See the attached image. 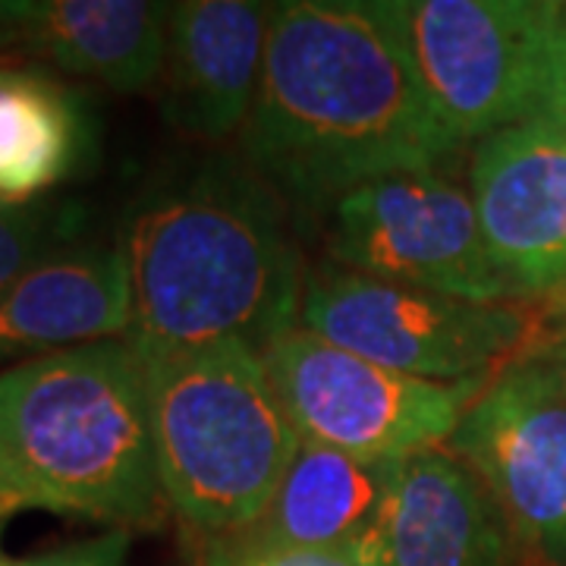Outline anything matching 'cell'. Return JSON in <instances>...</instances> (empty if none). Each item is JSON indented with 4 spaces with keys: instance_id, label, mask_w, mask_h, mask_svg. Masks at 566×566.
<instances>
[{
    "instance_id": "obj_3",
    "label": "cell",
    "mask_w": 566,
    "mask_h": 566,
    "mask_svg": "<svg viewBox=\"0 0 566 566\" xmlns=\"http://www.w3.org/2000/svg\"><path fill=\"white\" fill-rule=\"evenodd\" d=\"M0 453L29 506L161 528L148 381L129 337L73 346L0 371Z\"/></svg>"
},
{
    "instance_id": "obj_20",
    "label": "cell",
    "mask_w": 566,
    "mask_h": 566,
    "mask_svg": "<svg viewBox=\"0 0 566 566\" xmlns=\"http://www.w3.org/2000/svg\"><path fill=\"white\" fill-rule=\"evenodd\" d=\"M133 535L126 528H107L104 535L73 542V545L48 551L39 557L20 560V566H126Z\"/></svg>"
},
{
    "instance_id": "obj_16",
    "label": "cell",
    "mask_w": 566,
    "mask_h": 566,
    "mask_svg": "<svg viewBox=\"0 0 566 566\" xmlns=\"http://www.w3.org/2000/svg\"><path fill=\"white\" fill-rule=\"evenodd\" d=\"M170 3L151 0H39L29 54L54 70L102 82L120 95L158 88Z\"/></svg>"
},
{
    "instance_id": "obj_4",
    "label": "cell",
    "mask_w": 566,
    "mask_h": 566,
    "mask_svg": "<svg viewBox=\"0 0 566 566\" xmlns=\"http://www.w3.org/2000/svg\"><path fill=\"white\" fill-rule=\"evenodd\" d=\"M136 349L170 513L202 545L240 535L262 520L303 447L268 378L262 349L243 340Z\"/></svg>"
},
{
    "instance_id": "obj_9",
    "label": "cell",
    "mask_w": 566,
    "mask_h": 566,
    "mask_svg": "<svg viewBox=\"0 0 566 566\" xmlns=\"http://www.w3.org/2000/svg\"><path fill=\"white\" fill-rule=\"evenodd\" d=\"M447 447L479 472L532 566H566V381L513 363L465 409Z\"/></svg>"
},
{
    "instance_id": "obj_22",
    "label": "cell",
    "mask_w": 566,
    "mask_h": 566,
    "mask_svg": "<svg viewBox=\"0 0 566 566\" xmlns=\"http://www.w3.org/2000/svg\"><path fill=\"white\" fill-rule=\"evenodd\" d=\"M0 501H3V504H10L13 510L29 506V501H25V491H22V485L17 482L13 469L7 465V460H3V453H0Z\"/></svg>"
},
{
    "instance_id": "obj_10",
    "label": "cell",
    "mask_w": 566,
    "mask_h": 566,
    "mask_svg": "<svg viewBox=\"0 0 566 566\" xmlns=\"http://www.w3.org/2000/svg\"><path fill=\"white\" fill-rule=\"evenodd\" d=\"M465 186L506 296H554L566 283V126L538 117L472 142Z\"/></svg>"
},
{
    "instance_id": "obj_19",
    "label": "cell",
    "mask_w": 566,
    "mask_h": 566,
    "mask_svg": "<svg viewBox=\"0 0 566 566\" xmlns=\"http://www.w3.org/2000/svg\"><path fill=\"white\" fill-rule=\"evenodd\" d=\"M513 359L545 365L566 381V303H535L532 331Z\"/></svg>"
},
{
    "instance_id": "obj_5",
    "label": "cell",
    "mask_w": 566,
    "mask_h": 566,
    "mask_svg": "<svg viewBox=\"0 0 566 566\" xmlns=\"http://www.w3.org/2000/svg\"><path fill=\"white\" fill-rule=\"evenodd\" d=\"M424 95L463 142L547 117L564 57L554 0H375Z\"/></svg>"
},
{
    "instance_id": "obj_14",
    "label": "cell",
    "mask_w": 566,
    "mask_h": 566,
    "mask_svg": "<svg viewBox=\"0 0 566 566\" xmlns=\"http://www.w3.org/2000/svg\"><path fill=\"white\" fill-rule=\"evenodd\" d=\"M98 164V117L41 66L0 63V205L51 199Z\"/></svg>"
},
{
    "instance_id": "obj_7",
    "label": "cell",
    "mask_w": 566,
    "mask_h": 566,
    "mask_svg": "<svg viewBox=\"0 0 566 566\" xmlns=\"http://www.w3.org/2000/svg\"><path fill=\"white\" fill-rule=\"evenodd\" d=\"M283 412L305 444L403 460L447 444L494 378L424 381L293 327L262 349Z\"/></svg>"
},
{
    "instance_id": "obj_18",
    "label": "cell",
    "mask_w": 566,
    "mask_h": 566,
    "mask_svg": "<svg viewBox=\"0 0 566 566\" xmlns=\"http://www.w3.org/2000/svg\"><path fill=\"white\" fill-rule=\"evenodd\" d=\"M205 566H356L346 551H303V547H240L211 542L202 547Z\"/></svg>"
},
{
    "instance_id": "obj_17",
    "label": "cell",
    "mask_w": 566,
    "mask_h": 566,
    "mask_svg": "<svg viewBox=\"0 0 566 566\" xmlns=\"http://www.w3.org/2000/svg\"><path fill=\"white\" fill-rule=\"evenodd\" d=\"M88 223L76 199H41L32 205H0V296L63 245L80 243Z\"/></svg>"
},
{
    "instance_id": "obj_24",
    "label": "cell",
    "mask_w": 566,
    "mask_h": 566,
    "mask_svg": "<svg viewBox=\"0 0 566 566\" xmlns=\"http://www.w3.org/2000/svg\"><path fill=\"white\" fill-rule=\"evenodd\" d=\"M10 513H17V510H13V506H10V504H3V501H0V526L7 523V516H10Z\"/></svg>"
},
{
    "instance_id": "obj_8",
    "label": "cell",
    "mask_w": 566,
    "mask_h": 566,
    "mask_svg": "<svg viewBox=\"0 0 566 566\" xmlns=\"http://www.w3.org/2000/svg\"><path fill=\"white\" fill-rule=\"evenodd\" d=\"M324 262L472 303H513L488 262L469 186L453 167L349 189L322 214Z\"/></svg>"
},
{
    "instance_id": "obj_1",
    "label": "cell",
    "mask_w": 566,
    "mask_h": 566,
    "mask_svg": "<svg viewBox=\"0 0 566 566\" xmlns=\"http://www.w3.org/2000/svg\"><path fill=\"white\" fill-rule=\"evenodd\" d=\"M237 142L300 221H322L363 182L453 167L465 151L375 0L271 3L262 82Z\"/></svg>"
},
{
    "instance_id": "obj_25",
    "label": "cell",
    "mask_w": 566,
    "mask_h": 566,
    "mask_svg": "<svg viewBox=\"0 0 566 566\" xmlns=\"http://www.w3.org/2000/svg\"><path fill=\"white\" fill-rule=\"evenodd\" d=\"M560 32H564L566 39V3H560Z\"/></svg>"
},
{
    "instance_id": "obj_15",
    "label": "cell",
    "mask_w": 566,
    "mask_h": 566,
    "mask_svg": "<svg viewBox=\"0 0 566 566\" xmlns=\"http://www.w3.org/2000/svg\"><path fill=\"white\" fill-rule=\"evenodd\" d=\"M397 465L400 460L356 457L303 441L262 520L221 542L240 547L346 551L378 516Z\"/></svg>"
},
{
    "instance_id": "obj_26",
    "label": "cell",
    "mask_w": 566,
    "mask_h": 566,
    "mask_svg": "<svg viewBox=\"0 0 566 566\" xmlns=\"http://www.w3.org/2000/svg\"><path fill=\"white\" fill-rule=\"evenodd\" d=\"M0 566H20V560H10V557H3V554H0Z\"/></svg>"
},
{
    "instance_id": "obj_13",
    "label": "cell",
    "mask_w": 566,
    "mask_h": 566,
    "mask_svg": "<svg viewBox=\"0 0 566 566\" xmlns=\"http://www.w3.org/2000/svg\"><path fill=\"white\" fill-rule=\"evenodd\" d=\"M129 324L120 240H80L41 259L0 296V365L126 337Z\"/></svg>"
},
{
    "instance_id": "obj_12",
    "label": "cell",
    "mask_w": 566,
    "mask_h": 566,
    "mask_svg": "<svg viewBox=\"0 0 566 566\" xmlns=\"http://www.w3.org/2000/svg\"><path fill=\"white\" fill-rule=\"evenodd\" d=\"M271 3L182 0L170 3L158 107L189 139H240L259 95Z\"/></svg>"
},
{
    "instance_id": "obj_27",
    "label": "cell",
    "mask_w": 566,
    "mask_h": 566,
    "mask_svg": "<svg viewBox=\"0 0 566 566\" xmlns=\"http://www.w3.org/2000/svg\"><path fill=\"white\" fill-rule=\"evenodd\" d=\"M196 566H205V560H199V564H196Z\"/></svg>"
},
{
    "instance_id": "obj_11",
    "label": "cell",
    "mask_w": 566,
    "mask_h": 566,
    "mask_svg": "<svg viewBox=\"0 0 566 566\" xmlns=\"http://www.w3.org/2000/svg\"><path fill=\"white\" fill-rule=\"evenodd\" d=\"M346 554L356 566H513L520 557L494 494L447 444L400 460L378 516Z\"/></svg>"
},
{
    "instance_id": "obj_21",
    "label": "cell",
    "mask_w": 566,
    "mask_h": 566,
    "mask_svg": "<svg viewBox=\"0 0 566 566\" xmlns=\"http://www.w3.org/2000/svg\"><path fill=\"white\" fill-rule=\"evenodd\" d=\"M547 120L566 126V48H564V57H560V66H557V80H554V88H551Z\"/></svg>"
},
{
    "instance_id": "obj_6",
    "label": "cell",
    "mask_w": 566,
    "mask_h": 566,
    "mask_svg": "<svg viewBox=\"0 0 566 566\" xmlns=\"http://www.w3.org/2000/svg\"><path fill=\"white\" fill-rule=\"evenodd\" d=\"M532 315L535 303H472L318 262L305 271L300 327L412 378L469 381L504 371Z\"/></svg>"
},
{
    "instance_id": "obj_23",
    "label": "cell",
    "mask_w": 566,
    "mask_h": 566,
    "mask_svg": "<svg viewBox=\"0 0 566 566\" xmlns=\"http://www.w3.org/2000/svg\"><path fill=\"white\" fill-rule=\"evenodd\" d=\"M542 303H566V283L554 293V296H547V300H542Z\"/></svg>"
},
{
    "instance_id": "obj_2",
    "label": "cell",
    "mask_w": 566,
    "mask_h": 566,
    "mask_svg": "<svg viewBox=\"0 0 566 566\" xmlns=\"http://www.w3.org/2000/svg\"><path fill=\"white\" fill-rule=\"evenodd\" d=\"M129 340L142 349L243 340L264 349L300 327L305 262L293 211L237 155H205L148 189L120 237Z\"/></svg>"
}]
</instances>
